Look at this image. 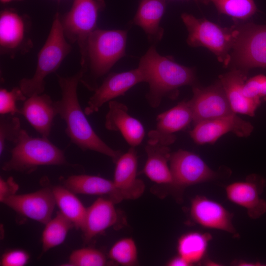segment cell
Listing matches in <instances>:
<instances>
[{"mask_svg":"<svg viewBox=\"0 0 266 266\" xmlns=\"http://www.w3.org/2000/svg\"><path fill=\"white\" fill-rule=\"evenodd\" d=\"M57 77L61 98L54 104L57 114L65 122V132L71 142L83 151H94L109 157L115 163L122 153L110 147L97 135L80 105L77 87L80 71L71 76Z\"/></svg>","mask_w":266,"mask_h":266,"instance_id":"1","label":"cell"},{"mask_svg":"<svg viewBox=\"0 0 266 266\" xmlns=\"http://www.w3.org/2000/svg\"><path fill=\"white\" fill-rule=\"evenodd\" d=\"M127 31L97 28L80 51L81 83L90 91L99 87L98 81L126 55Z\"/></svg>","mask_w":266,"mask_h":266,"instance_id":"2","label":"cell"},{"mask_svg":"<svg viewBox=\"0 0 266 266\" xmlns=\"http://www.w3.org/2000/svg\"><path fill=\"white\" fill-rule=\"evenodd\" d=\"M138 66L144 72L146 82L149 84L145 97L153 108L158 107L164 98H176L179 88L195 85V70L160 55L155 45H151L140 58Z\"/></svg>","mask_w":266,"mask_h":266,"instance_id":"3","label":"cell"},{"mask_svg":"<svg viewBox=\"0 0 266 266\" xmlns=\"http://www.w3.org/2000/svg\"><path fill=\"white\" fill-rule=\"evenodd\" d=\"M69 165L64 152L48 138L33 137L22 129L11 151V157L2 169L30 173L43 166Z\"/></svg>","mask_w":266,"mask_h":266,"instance_id":"4","label":"cell"},{"mask_svg":"<svg viewBox=\"0 0 266 266\" xmlns=\"http://www.w3.org/2000/svg\"><path fill=\"white\" fill-rule=\"evenodd\" d=\"M65 37L57 13L43 46L38 53L35 72L31 78H24L19 82V87L28 98L42 94L45 89V79L55 72L71 50V45Z\"/></svg>","mask_w":266,"mask_h":266,"instance_id":"5","label":"cell"},{"mask_svg":"<svg viewBox=\"0 0 266 266\" xmlns=\"http://www.w3.org/2000/svg\"><path fill=\"white\" fill-rule=\"evenodd\" d=\"M181 19L188 31L187 42L189 46L207 48L225 66L229 65L231 61L230 52L238 35V27L223 28L186 13L181 15Z\"/></svg>","mask_w":266,"mask_h":266,"instance_id":"6","label":"cell"},{"mask_svg":"<svg viewBox=\"0 0 266 266\" xmlns=\"http://www.w3.org/2000/svg\"><path fill=\"white\" fill-rule=\"evenodd\" d=\"M103 0H74L70 10L60 21L68 41L77 43L79 51L89 35L97 28L99 12L104 6Z\"/></svg>","mask_w":266,"mask_h":266,"instance_id":"7","label":"cell"},{"mask_svg":"<svg viewBox=\"0 0 266 266\" xmlns=\"http://www.w3.org/2000/svg\"><path fill=\"white\" fill-rule=\"evenodd\" d=\"M238 28L231 59L244 70L266 67V25L249 23Z\"/></svg>","mask_w":266,"mask_h":266,"instance_id":"8","label":"cell"},{"mask_svg":"<svg viewBox=\"0 0 266 266\" xmlns=\"http://www.w3.org/2000/svg\"><path fill=\"white\" fill-rule=\"evenodd\" d=\"M31 21L13 9L0 13V51L11 57L28 53L33 47L30 36Z\"/></svg>","mask_w":266,"mask_h":266,"instance_id":"9","label":"cell"},{"mask_svg":"<svg viewBox=\"0 0 266 266\" xmlns=\"http://www.w3.org/2000/svg\"><path fill=\"white\" fill-rule=\"evenodd\" d=\"M192 91L193 97L188 101L192 111L194 125L203 121L235 113L220 81L204 88L195 85Z\"/></svg>","mask_w":266,"mask_h":266,"instance_id":"10","label":"cell"},{"mask_svg":"<svg viewBox=\"0 0 266 266\" xmlns=\"http://www.w3.org/2000/svg\"><path fill=\"white\" fill-rule=\"evenodd\" d=\"M169 167L172 186L178 188L208 181L216 176V172L198 155L182 149L171 154Z\"/></svg>","mask_w":266,"mask_h":266,"instance_id":"11","label":"cell"},{"mask_svg":"<svg viewBox=\"0 0 266 266\" xmlns=\"http://www.w3.org/2000/svg\"><path fill=\"white\" fill-rule=\"evenodd\" d=\"M146 81L145 75L139 66L128 71L110 73L89 99L84 110L85 114L98 111L105 103L124 95L137 84Z\"/></svg>","mask_w":266,"mask_h":266,"instance_id":"12","label":"cell"},{"mask_svg":"<svg viewBox=\"0 0 266 266\" xmlns=\"http://www.w3.org/2000/svg\"><path fill=\"white\" fill-rule=\"evenodd\" d=\"M253 126L233 113L197 123L189 133L193 141L202 145L213 144L224 134L232 132L238 137H248L253 131Z\"/></svg>","mask_w":266,"mask_h":266,"instance_id":"13","label":"cell"},{"mask_svg":"<svg viewBox=\"0 0 266 266\" xmlns=\"http://www.w3.org/2000/svg\"><path fill=\"white\" fill-rule=\"evenodd\" d=\"M19 214L45 225L52 218L56 204L52 189L14 195L2 202Z\"/></svg>","mask_w":266,"mask_h":266,"instance_id":"14","label":"cell"},{"mask_svg":"<svg viewBox=\"0 0 266 266\" xmlns=\"http://www.w3.org/2000/svg\"><path fill=\"white\" fill-rule=\"evenodd\" d=\"M155 130L148 133V142L159 143L166 146L173 144L176 132L186 128L193 122V115L188 101L179 102L173 107L159 114Z\"/></svg>","mask_w":266,"mask_h":266,"instance_id":"15","label":"cell"},{"mask_svg":"<svg viewBox=\"0 0 266 266\" xmlns=\"http://www.w3.org/2000/svg\"><path fill=\"white\" fill-rule=\"evenodd\" d=\"M265 183L262 178L251 175L245 181L228 185L227 196L233 202L245 208L251 218L257 219L266 212V201L260 197Z\"/></svg>","mask_w":266,"mask_h":266,"instance_id":"16","label":"cell"},{"mask_svg":"<svg viewBox=\"0 0 266 266\" xmlns=\"http://www.w3.org/2000/svg\"><path fill=\"white\" fill-rule=\"evenodd\" d=\"M115 164L113 182L121 200H135L140 197L145 186L143 181L137 178V157L135 147H131L126 153L122 154Z\"/></svg>","mask_w":266,"mask_h":266,"instance_id":"17","label":"cell"},{"mask_svg":"<svg viewBox=\"0 0 266 266\" xmlns=\"http://www.w3.org/2000/svg\"><path fill=\"white\" fill-rule=\"evenodd\" d=\"M191 216L200 226L225 231L236 236L232 224V214L220 203L205 197L197 196L193 199Z\"/></svg>","mask_w":266,"mask_h":266,"instance_id":"18","label":"cell"},{"mask_svg":"<svg viewBox=\"0 0 266 266\" xmlns=\"http://www.w3.org/2000/svg\"><path fill=\"white\" fill-rule=\"evenodd\" d=\"M22 115L41 137L48 138L57 110L51 97L46 94L28 97L19 109Z\"/></svg>","mask_w":266,"mask_h":266,"instance_id":"19","label":"cell"},{"mask_svg":"<svg viewBox=\"0 0 266 266\" xmlns=\"http://www.w3.org/2000/svg\"><path fill=\"white\" fill-rule=\"evenodd\" d=\"M109 110L105 116V128L119 131L131 147H135L142 141L145 136L143 125L128 112L127 106L115 100L109 101Z\"/></svg>","mask_w":266,"mask_h":266,"instance_id":"20","label":"cell"},{"mask_svg":"<svg viewBox=\"0 0 266 266\" xmlns=\"http://www.w3.org/2000/svg\"><path fill=\"white\" fill-rule=\"evenodd\" d=\"M115 204L109 199L100 198L86 208L81 229L85 242L90 241L117 223L118 215Z\"/></svg>","mask_w":266,"mask_h":266,"instance_id":"21","label":"cell"},{"mask_svg":"<svg viewBox=\"0 0 266 266\" xmlns=\"http://www.w3.org/2000/svg\"><path fill=\"white\" fill-rule=\"evenodd\" d=\"M246 80V72L240 69H234L219 77L233 112L253 117L262 102L244 95L242 89Z\"/></svg>","mask_w":266,"mask_h":266,"instance_id":"22","label":"cell"},{"mask_svg":"<svg viewBox=\"0 0 266 266\" xmlns=\"http://www.w3.org/2000/svg\"><path fill=\"white\" fill-rule=\"evenodd\" d=\"M165 0H141L132 23L144 32L149 42L155 45L161 41L164 30L160 26L165 13Z\"/></svg>","mask_w":266,"mask_h":266,"instance_id":"23","label":"cell"},{"mask_svg":"<svg viewBox=\"0 0 266 266\" xmlns=\"http://www.w3.org/2000/svg\"><path fill=\"white\" fill-rule=\"evenodd\" d=\"M147 143L145 147L147 159L142 173L157 184L172 186V175L168 165L171 154L170 148L159 143Z\"/></svg>","mask_w":266,"mask_h":266,"instance_id":"24","label":"cell"},{"mask_svg":"<svg viewBox=\"0 0 266 266\" xmlns=\"http://www.w3.org/2000/svg\"><path fill=\"white\" fill-rule=\"evenodd\" d=\"M64 186L74 194L107 195L115 203L122 201L113 181L86 174L74 175L63 181Z\"/></svg>","mask_w":266,"mask_h":266,"instance_id":"25","label":"cell"},{"mask_svg":"<svg viewBox=\"0 0 266 266\" xmlns=\"http://www.w3.org/2000/svg\"><path fill=\"white\" fill-rule=\"evenodd\" d=\"M51 189L60 211L73 223L76 229L81 230L86 208L74 193L64 186H55Z\"/></svg>","mask_w":266,"mask_h":266,"instance_id":"26","label":"cell"},{"mask_svg":"<svg viewBox=\"0 0 266 266\" xmlns=\"http://www.w3.org/2000/svg\"><path fill=\"white\" fill-rule=\"evenodd\" d=\"M211 235L208 233L191 232L184 234L178 239L179 255L191 265L200 261L204 256Z\"/></svg>","mask_w":266,"mask_h":266,"instance_id":"27","label":"cell"},{"mask_svg":"<svg viewBox=\"0 0 266 266\" xmlns=\"http://www.w3.org/2000/svg\"><path fill=\"white\" fill-rule=\"evenodd\" d=\"M74 227L73 223L60 211L46 224L42 234V252L61 244L65 240L70 229Z\"/></svg>","mask_w":266,"mask_h":266,"instance_id":"28","label":"cell"},{"mask_svg":"<svg viewBox=\"0 0 266 266\" xmlns=\"http://www.w3.org/2000/svg\"><path fill=\"white\" fill-rule=\"evenodd\" d=\"M212 2L219 13L232 18L246 20L254 15L257 8L254 0H199Z\"/></svg>","mask_w":266,"mask_h":266,"instance_id":"29","label":"cell"},{"mask_svg":"<svg viewBox=\"0 0 266 266\" xmlns=\"http://www.w3.org/2000/svg\"><path fill=\"white\" fill-rule=\"evenodd\" d=\"M109 257L116 263L125 266L135 265L137 262V250L132 238L119 240L110 248Z\"/></svg>","mask_w":266,"mask_h":266,"instance_id":"30","label":"cell"},{"mask_svg":"<svg viewBox=\"0 0 266 266\" xmlns=\"http://www.w3.org/2000/svg\"><path fill=\"white\" fill-rule=\"evenodd\" d=\"M105 256L100 250L90 247L73 251L66 264L71 266H102L106 265Z\"/></svg>","mask_w":266,"mask_h":266,"instance_id":"31","label":"cell"},{"mask_svg":"<svg viewBox=\"0 0 266 266\" xmlns=\"http://www.w3.org/2000/svg\"><path fill=\"white\" fill-rule=\"evenodd\" d=\"M22 129L20 120L14 115H1L0 118V154H2L6 142L15 144L18 140Z\"/></svg>","mask_w":266,"mask_h":266,"instance_id":"32","label":"cell"},{"mask_svg":"<svg viewBox=\"0 0 266 266\" xmlns=\"http://www.w3.org/2000/svg\"><path fill=\"white\" fill-rule=\"evenodd\" d=\"M27 97L20 87L13 88L10 91L1 88L0 90V114L14 115L19 113L17 102L24 101Z\"/></svg>","mask_w":266,"mask_h":266,"instance_id":"33","label":"cell"},{"mask_svg":"<svg viewBox=\"0 0 266 266\" xmlns=\"http://www.w3.org/2000/svg\"><path fill=\"white\" fill-rule=\"evenodd\" d=\"M242 91L248 99L266 101V76L259 74L246 80Z\"/></svg>","mask_w":266,"mask_h":266,"instance_id":"34","label":"cell"},{"mask_svg":"<svg viewBox=\"0 0 266 266\" xmlns=\"http://www.w3.org/2000/svg\"><path fill=\"white\" fill-rule=\"evenodd\" d=\"M30 259L29 254L24 250L14 249L3 254L0 260L2 266H23Z\"/></svg>","mask_w":266,"mask_h":266,"instance_id":"35","label":"cell"},{"mask_svg":"<svg viewBox=\"0 0 266 266\" xmlns=\"http://www.w3.org/2000/svg\"><path fill=\"white\" fill-rule=\"evenodd\" d=\"M19 188L18 185L12 177L6 180L0 178V200L2 202L5 199L16 194Z\"/></svg>","mask_w":266,"mask_h":266,"instance_id":"36","label":"cell"},{"mask_svg":"<svg viewBox=\"0 0 266 266\" xmlns=\"http://www.w3.org/2000/svg\"><path fill=\"white\" fill-rule=\"evenodd\" d=\"M169 266H190V264L184 258L179 255L169 260L167 264Z\"/></svg>","mask_w":266,"mask_h":266,"instance_id":"37","label":"cell"},{"mask_svg":"<svg viewBox=\"0 0 266 266\" xmlns=\"http://www.w3.org/2000/svg\"><path fill=\"white\" fill-rule=\"evenodd\" d=\"M0 0V2L2 3H9L14 1H19V0Z\"/></svg>","mask_w":266,"mask_h":266,"instance_id":"38","label":"cell"}]
</instances>
